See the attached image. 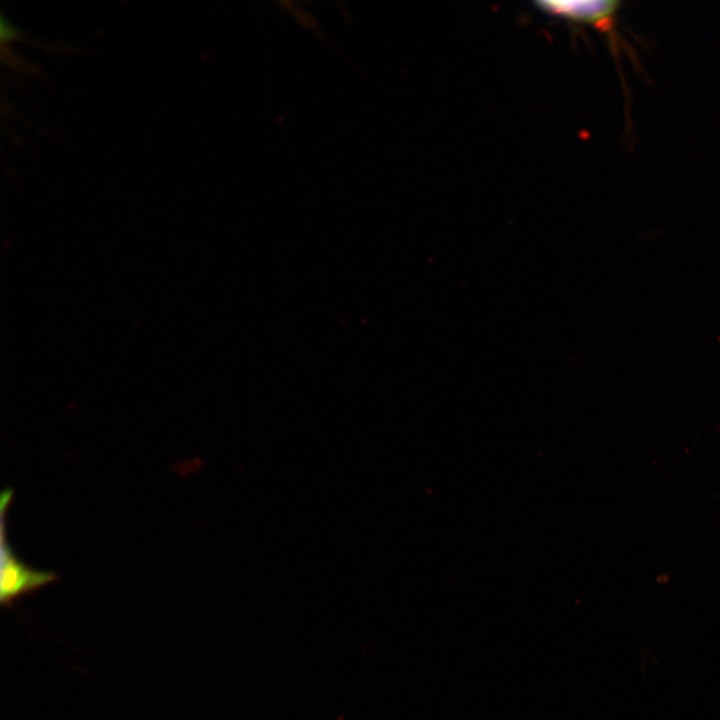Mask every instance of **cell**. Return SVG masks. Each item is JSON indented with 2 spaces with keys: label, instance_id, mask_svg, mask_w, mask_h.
<instances>
[{
  "label": "cell",
  "instance_id": "obj_1",
  "mask_svg": "<svg viewBox=\"0 0 720 720\" xmlns=\"http://www.w3.org/2000/svg\"><path fill=\"white\" fill-rule=\"evenodd\" d=\"M12 498V491L6 489L1 494V568L0 603L11 607L14 602L28 594L58 580L51 571L35 570L20 561L11 550L5 537V512Z\"/></svg>",
  "mask_w": 720,
  "mask_h": 720
},
{
  "label": "cell",
  "instance_id": "obj_2",
  "mask_svg": "<svg viewBox=\"0 0 720 720\" xmlns=\"http://www.w3.org/2000/svg\"><path fill=\"white\" fill-rule=\"evenodd\" d=\"M543 13L610 30L622 3L617 0H541L534 2Z\"/></svg>",
  "mask_w": 720,
  "mask_h": 720
},
{
  "label": "cell",
  "instance_id": "obj_3",
  "mask_svg": "<svg viewBox=\"0 0 720 720\" xmlns=\"http://www.w3.org/2000/svg\"><path fill=\"white\" fill-rule=\"evenodd\" d=\"M19 35L18 28L4 14L0 17V37L2 42L14 40Z\"/></svg>",
  "mask_w": 720,
  "mask_h": 720
}]
</instances>
